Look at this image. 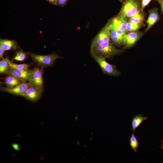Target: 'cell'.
<instances>
[{"mask_svg":"<svg viewBox=\"0 0 163 163\" xmlns=\"http://www.w3.org/2000/svg\"><path fill=\"white\" fill-rule=\"evenodd\" d=\"M12 146L13 149L16 151H19L21 150L19 145L16 143H12Z\"/></svg>","mask_w":163,"mask_h":163,"instance_id":"cell-25","label":"cell"},{"mask_svg":"<svg viewBox=\"0 0 163 163\" xmlns=\"http://www.w3.org/2000/svg\"><path fill=\"white\" fill-rule=\"evenodd\" d=\"M8 75L4 78V81L2 83L5 84L7 88H13L24 82L22 80L13 75Z\"/></svg>","mask_w":163,"mask_h":163,"instance_id":"cell-13","label":"cell"},{"mask_svg":"<svg viewBox=\"0 0 163 163\" xmlns=\"http://www.w3.org/2000/svg\"><path fill=\"white\" fill-rule=\"evenodd\" d=\"M151 0H142L141 1V11H143L144 8L149 5Z\"/></svg>","mask_w":163,"mask_h":163,"instance_id":"cell-23","label":"cell"},{"mask_svg":"<svg viewBox=\"0 0 163 163\" xmlns=\"http://www.w3.org/2000/svg\"><path fill=\"white\" fill-rule=\"evenodd\" d=\"M32 70H18L10 68L6 74L13 75L23 81H29L32 75Z\"/></svg>","mask_w":163,"mask_h":163,"instance_id":"cell-10","label":"cell"},{"mask_svg":"<svg viewBox=\"0 0 163 163\" xmlns=\"http://www.w3.org/2000/svg\"><path fill=\"white\" fill-rule=\"evenodd\" d=\"M145 14L139 11L135 14L129 18V21L137 23H143L145 20Z\"/></svg>","mask_w":163,"mask_h":163,"instance_id":"cell-18","label":"cell"},{"mask_svg":"<svg viewBox=\"0 0 163 163\" xmlns=\"http://www.w3.org/2000/svg\"><path fill=\"white\" fill-rule=\"evenodd\" d=\"M78 114H77L76 115V116H75V121H77L78 119Z\"/></svg>","mask_w":163,"mask_h":163,"instance_id":"cell-29","label":"cell"},{"mask_svg":"<svg viewBox=\"0 0 163 163\" xmlns=\"http://www.w3.org/2000/svg\"><path fill=\"white\" fill-rule=\"evenodd\" d=\"M161 148L163 149V139L162 141V144L161 145Z\"/></svg>","mask_w":163,"mask_h":163,"instance_id":"cell-30","label":"cell"},{"mask_svg":"<svg viewBox=\"0 0 163 163\" xmlns=\"http://www.w3.org/2000/svg\"><path fill=\"white\" fill-rule=\"evenodd\" d=\"M31 86V85L29 82L26 83L24 81L22 83L12 88H8L1 86L0 90L14 95L22 96L26 90Z\"/></svg>","mask_w":163,"mask_h":163,"instance_id":"cell-7","label":"cell"},{"mask_svg":"<svg viewBox=\"0 0 163 163\" xmlns=\"http://www.w3.org/2000/svg\"><path fill=\"white\" fill-rule=\"evenodd\" d=\"M157 2L160 5L161 13L163 14V0H154Z\"/></svg>","mask_w":163,"mask_h":163,"instance_id":"cell-26","label":"cell"},{"mask_svg":"<svg viewBox=\"0 0 163 163\" xmlns=\"http://www.w3.org/2000/svg\"><path fill=\"white\" fill-rule=\"evenodd\" d=\"M69 0H57V5L64 6L67 4Z\"/></svg>","mask_w":163,"mask_h":163,"instance_id":"cell-24","label":"cell"},{"mask_svg":"<svg viewBox=\"0 0 163 163\" xmlns=\"http://www.w3.org/2000/svg\"><path fill=\"white\" fill-rule=\"evenodd\" d=\"M11 61L8 57L3 58L0 62V73L1 74L7 73L10 69Z\"/></svg>","mask_w":163,"mask_h":163,"instance_id":"cell-17","label":"cell"},{"mask_svg":"<svg viewBox=\"0 0 163 163\" xmlns=\"http://www.w3.org/2000/svg\"><path fill=\"white\" fill-rule=\"evenodd\" d=\"M0 46L5 51L15 50L17 47L15 41L2 39H0Z\"/></svg>","mask_w":163,"mask_h":163,"instance_id":"cell-14","label":"cell"},{"mask_svg":"<svg viewBox=\"0 0 163 163\" xmlns=\"http://www.w3.org/2000/svg\"><path fill=\"white\" fill-rule=\"evenodd\" d=\"M123 50L116 48L113 43L110 41L94 46L91 51V53L101 55L106 58H110L122 53Z\"/></svg>","mask_w":163,"mask_h":163,"instance_id":"cell-1","label":"cell"},{"mask_svg":"<svg viewBox=\"0 0 163 163\" xmlns=\"http://www.w3.org/2000/svg\"><path fill=\"white\" fill-rule=\"evenodd\" d=\"M144 25L143 23H137L129 21L127 27V33L136 31L140 28L144 27Z\"/></svg>","mask_w":163,"mask_h":163,"instance_id":"cell-19","label":"cell"},{"mask_svg":"<svg viewBox=\"0 0 163 163\" xmlns=\"http://www.w3.org/2000/svg\"><path fill=\"white\" fill-rule=\"evenodd\" d=\"M93 136H92V137L91 138V139H90V140L91 141V140L92 139V138H93Z\"/></svg>","mask_w":163,"mask_h":163,"instance_id":"cell-33","label":"cell"},{"mask_svg":"<svg viewBox=\"0 0 163 163\" xmlns=\"http://www.w3.org/2000/svg\"><path fill=\"white\" fill-rule=\"evenodd\" d=\"M28 54L30 56L33 62L42 68L52 66L56 59L62 58L55 53L44 55L30 53H28Z\"/></svg>","mask_w":163,"mask_h":163,"instance_id":"cell-3","label":"cell"},{"mask_svg":"<svg viewBox=\"0 0 163 163\" xmlns=\"http://www.w3.org/2000/svg\"><path fill=\"white\" fill-rule=\"evenodd\" d=\"M107 24L110 29V38L113 41V43L117 46H120L123 44V43L119 38L116 30L111 24L109 22Z\"/></svg>","mask_w":163,"mask_h":163,"instance_id":"cell-15","label":"cell"},{"mask_svg":"<svg viewBox=\"0 0 163 163\" xmlns=\"http://www.w3.org/2000/svg\"><path fill=\"white\" fill-rule=\"evenodd\" d=\"M127 18L119 15L112 19L109 22L114 27L127 33Z\"/></svg>","mask_w":163,"mask_h":163,"instance_id":"cell-11","label":"cell"},{"mask_svg":"<svg viewBox=\"0 0 163 163\" xmlns=\"http://www.w3.org/2000/svg\"><path fill=\"white\" fill-rule=\"evenodd\" d=\"M31 65L27 64H17L13 63L11 61L10 68L18 70H27L28 69Z\"/></svg>","mask_w":163,"mask_h":163,"instance_id":"cell-20","label":"cell"},{"mask_svg":"<svg viewBox=\"0 0 163 163\" xmlns=\"http://www.w3.org/2000/svg\"><path fill=\"white\" fill-rule=\"evenodd\" d=\"M129 141L130 147L134 152H136L137 151L139 143L134 133L131 134L129 138Z\"/></svg>","mask_w":163,"mask_h":163,"instance_id":"cell-22","label":"cell"},{"mask_svg":"<svg viewBox=\"0 0 163 163\" xmlns=\"http://www.w3.org/2000/svg\"><path fill=\"white\" fill-rule=\"evenodd\" d=\"M91 54L104 73L114 76H118L120 75V72L116 69L114 65L110 64L106 61L105 57L94 53Z\"/></svg>","mask_w":163,"mask_h":163,"instance_id":"cell-4","label":"cell"},{"mask_svg":"<svg viewBox=\"0 0 163 163\" xmlns=\"http://www.w3.org/2000/svg\"><path fill=\"white\" fill-rule=\"evenodd\" d=\"M77 143H78V146L79 145V144H80L79 142V141L77 142Z\"/></svg>","mask_w":163,"mask_h":163,"instance_id":"cell-32","label":"cell"},{"mask_svg":"<svg viewBox=\"0 0 163 163\" xmlns=\"http://www.w3.org/2000/svg\"><path fill=\"white\" fill-rule=\"evenodd\" d=\"M143 34L141 31L137 30L126 33L123 42L124 48H128L133 46Z\"/></svg>","mask_w":163,"mask_h":163,"instance_id":"cell-8","label":"cell"},{"mask_svg":"<svg viewBox=\"0 0 163 163\" xmlns=\"http://www.w3.org/2000/svg\"><path fill=\"white\" fill-rule=\"evenodd\" d=\"M5 50L0 46V58L2 59L4 58L3 56L4 55Z\"/></svg>","mask_w":163,"mask_h":163,"instance_id":"cell-27","label":"cell"},{"mask_svg":"<svg viewBox=\"0 0 163 163\" xmlns=\"http://www.w3.org/2000/svg\"><path fill=\"white\" fill-rule=\"evenodd\" d=\"M32 70L31 77L28 82L32 86L43 91V68L36 67Z\"/></svg>","mask_w":163,"mask_h":163,"instance_id":"cell-5","label":"cell"},{"mask_svg":"<svg viewBox=\"0 0 163 163\" xmlns=\"http://www.w3.org/2000/svg\"><path fill=\"white\" fill-rule=\"evenodd\" d=\"M119 0L122 3H123V0Z\"/></svg>","mask_w":163,"mask_h":163,"instance_id":"cell-31","label":"cell"},{"mask_svg":"<svg viewBox=\"0 0 163 163\" xmlns=\"http://www.w3.org/2000/svg\"><path fill=\"white\" fill-rule=\"evenodd\" d=\"M43 91L31 85L22 96L28 100L33 102H36L41 97Z\"/></svg>","mask_w":163,"mask_h":163,"instance_id":"cell-9","label":"cell"},{"mask_svg":"<svg viewBox=\"0 0 163 163\" xmlns=\"http://www.w3.org/2000/svg\"><path fill=\"white\" fill-rule=\"evenodd\" d=\"M158 11V9L157 8L149 10V15L146 21L147 26L145 30V32L159 20L160 17Z\"/></svg>","mask_w":163,"mask_h":163,"instance_id":"cell-12","label":"cell"},{"mask_svg":"<svg viewBox=\"0 0 163 163\" xmlns=\"http://www.w3.org/2000/svg\"><path fill=\"white\" fill-rule=\"evenodd\" d=\"M28 54L24 52L22 50L16 52L15 55L13 58V60L23 62L27 58Z\"/></svg>","mask_w":163,"mask_h":163,"instance_id":"cell-21","label":"cell"},{"mask_svg":"<svg viewBox=\"0 0 163 163\" xmlns=\"http://www.w3.org/2000/svg\"><path fill=\"white\" fill-rule=\"evenodd\" d=\"M50 4L55 5H57V0H46Z\"/></svg>","mask_w":163,"mask_h":163,"instance_id":"cell-28","label":"cell"},{"mask_svg":"<svg viewBox=\"0 0 163 163\" xmlns=\"http://www.w3.org/2000/svg\"><path fill=\"white\" fill-rule=\"evenodd\" d=\"M140 0H124L119 15L129 18L141 10Z\"/></svg>","mask_w":163,"mask_h":163,"instance_id":"cell-2","label":"cell"},{"mask_svg":"<svg viewBox=\"0 0 163 163\" xmlns=\"http://www.w3.org/2000/svg\"><path fill=\"white\" fill-rule=\"evenodd\" d=\"M110 29L107 24L93 39L91 44V51L96 45L110 41Z\"/></svg>","mask_w":163,"mask_h":163,"instance_id":"cell-6","label":"cell"},{"mask_svg":"<svg viewBox=\"0 0 163 163\" xmlns=\"http://www.w3.org/2000/svg\"><path fill=\"white\" fill-rule=\"evenodd\" d=\"M147 119V117H143L140 114L134 117L133 118L131 122L132 131L134 132L140 124Z\"/></svg>","mask_w":163,"mask_h":163,"instance_id":"cell-16","label":"cell"}]
</instances>
